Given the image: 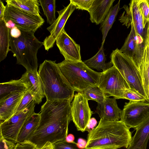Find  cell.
I'll return each instance as SVG.
<instances>
[{"instance_id":"1","label":"cell","mask_w":149,"mask_h":149,"mask_svg":"<svg viewBox=\"0 0 149 149\" xmlns=\"http://www.w3.org/2000/svg\"><path fill=\"white\" fill-rule=\"evenodd\" d=\"M71 102L68 100L47 101L41 106L37 128L26 141L39 148L48 142L52 144L65 139L72 120Z\"/></svg>"},{"instance_id":"2","label":"cell","mask_w":149,"mask_h":149,"mask_svg":"<svg viewBox=\"0 0 149 149\" xmlns=\"http://www.w3.org/2000/svg\"><path fill=\"white\" fill-rule=\"evenodd\" d=\"M130 129L120 120L100 121L97 126L88 133L86 149L127 148L132 139Z\"/></svg>"},{"instance_id":"3","label":"cell","mask_w":149,"mask_h":149,"mask_svg":"<svg viewBox=\"0 0 149 149\" xmlns=\"http://www.w3.org/2000/svg\"><path fill=\"white\" fill-rule=\"evenodd\" d=\"M38 72L47 100L72 101L74 91L62 74L56 61L45 60L40 64Z\"/></svg>"},{"instance_id":"4","label":"cell","mask_w":149,"mask_h":149,"mask_svg":"<svg viewBox=\"0 0 149 149\" xmlns=\"http://www.w3.org/2000/svg\"><path fill=\"white\" fill-rule=\"evenodd\" d=\"M20 30L21 34L18 38L10 35V51L16 57L17 64L22 65L26 72H38L37 54L43 42L36 38L33 31Z\"/></svg>"},{"instance_id":"5","label":"cell","mask_w":149,"mask_h":149,"mask_svg":"<svg viewBox=\"0 0 149 149\" xmlns=\"http://www.w3.org/2000/svg\"><path fill=\"white\" fill-rule=\"evenodd\" d=\"M57 64L62 74L74 91L81 93L89 87L98 86L101 72L93 70L83 61L64 60Z\"/></svg>"},{"instance_id":"6","label":"cell","mask_w":149,"mask_h":149,"mask_svg":"<svg viewBox=\"0 0 149 149\" xmlns=\"http://www.w3.org/2000/svg\"><path fill=\"white\" fill-rule=\"evenodd\" d=\"M110 58L113 65L118 70L131 88L139 93L147 101L141 77L132 59L118 48L113 51Z\"/></svg>"},{"instance_id":"7","label":"cell","mask_w":149,"mask_h":149,"mask_svg":"<svg viewBox=\"0 0 149 149\" xmlns=\"http://www.w3.org/2000/svg\"><path fill=\"white\" fill-rule=\"evenodd\" d=\"M98 86L107 96H112L116 99H121L124 91L131 88L114 65L101 72Z\"/></svg>"},{"instance_id":"8","label":"cell","mask_w":149,"mask_h":149,"mask_svg":"<svg viewBox=\"0 0 149 149\" xmlns=\"http://www.w3.org/2000/svg\"><path fill=\"white\" fill-rule=\"evenodd\" d=\"M5 7V21H12L20 29L35 33L45 22L40 15L30 14L8 4Z\"/></svg>"},{"instance_id":"9","label":"cell","mask_w":149,"mask_h":149,"mask_svg":"<svg viewBox=\"0 0 149 149\" xmlns=\"http://www.w3.org/2000/svg\"><path fill=\"white\" fill-rule=\"evenodd\" d=\"M35 102H31L24 110L15 113L0 124V133L5 139L16 144L19 132L26 119L34 112Z\"/></svg>"},{"instance_id":"10","label":"cell","mask_w":149,"mask_h":149,"mask_svg":"<svg viewBox=\"0 0 149 149\" xmlns=\"http://www.w3.org/2000/svg\"><path fill=\"white\" fill-rule=\"evenodd\" d=\"M149 116V102L130 101L125 103L120 120L129 129L136 130Z\"/></svg>"},{"instance_id":"11","label":"cell","mask_w":149,"mask_h":149,"mask_svg":"<svg viewBox=\"0 0 149 149\" xmlns=\"http://www.w3.org/2000/svg\"><path fill=\"white\" fill-rule=\"evenodd\" d=\"M131 26L130 32L120 50L132 59L141 76V66L146 40L136 34L134 26L131 25Z\"/></svg>"},{"instance_id":"12","label":"cell","mask_w":149,"mask_h":149,"mask_svg":"<svg viewBox=\"0 0 149 149\" xmlns=\"http://www.w3.org/2000/svg\"><path fill=\"white\" fill-rule=\"evenodd\" d=\"M88 101L82 93L78 92L74 95L71 103L72 120L77 130L82 132L85 131L93 113L89 107Z\"/></svg>"},{"instance_id":"13","label":"cell","mask_w":149,"mask_h":149,"mask_svg":"<svg viewBox=\"0 0 149 149\" xmlns=\"http://www.w3.org/2000/svg\"><path fill=\"white\" fill-rule=\"evenodd\" d=\"M125 11L119 17V20L127 28L132 25L136 34L146 40L148 26L144 25L142 16L138 8L136 0H131L129 6L125 5L123 7Z\"/></svg>"},{"instance_id":"14","label":"cell","mask_w":149,"mask_h":149,"mask_svg":"<svg viewBox=\"0 0 149 149\" xmlns=\"http://www.w3.org/2000/svg\"><path fill=\"white\" fill-rule=\"evenodd\" d=\"M75 9V7L70 2L63 9L57 11L58 14V18L52 24L47 28L50 34L46 37L43 42L45 50L48 51L53 47L56 39L64 29L67 20Z\"/></svg>"},{"instance_id":"15","label":"cell","mask_w":149,"mask_h":149,"mask_svg":"<svg viewBox=\"0 0 149 149\" xmlns=\"http://www.w3.org/2000/svg\"><path fill=\"white\" fill-rule=\"evenodd\" d=\"M60 53L65 60L81 61L80 46L67 33L64 29L56 40Z\"/></svg>"},{"instance_id":"16","label":"cell","mask_w":149,"mask_h":149,"mask_svg":"<svg viewBox=\"0 0 149 149\" xmlns=\"http://www.w3.org/2000/svg\"><path fill=\"white\" fill-rule=\"evenodd\" d=\"M122 110L118 107L116 99L107 96L104 101L97 103L96 112L101 121H114L120 120Z\"/></svg>"},{"instance_id":"17","label":"cell","mask_w":149,"mask_h":149,"mask_svg":"<svg viewBox=\"0 0 149 149\" xmlns=\"http://www.w3.org/2000/svg\"><path fill=\"white\" fill-rule=\"evenodd\" d=\"M20 79L27 85L28 90L34 96L36 103H40L45 96L38 72L26 71Z\"/></svg>"},{"instance_id":"18","label":"cell","mask_w":149,"mask_h":149,"mask_svg":"<svg viewBox=\"0 0 149 149\" xmlns=\"http://www.w3.org/2000/svg\"><path fill=\"white\" fill-rule=\"evenodd\" d=\"M26 92L13 94L0 102V123L8 119L15 113Z\"/></svg>"},{"instance_id":"19","label":"cell","mask_w":149,"mask_h":149,"mask_svg":"<svg viewBox=\"0 0 149 149\" xmlns=\"http://www.w3.org/2000/svg\"><path fill=\"white\" fill-rule=\"evenodd\" d=\"M115 0H94L88 12L91 22L96 25L104 20Z\"/></svg>"},{"instance_id":"20","label":"cell","mask_w":149,"mask_h":149,"mask_svg":"<svg viewBox=\"0 0 149 149\" xmlns=\"http://www.w3.org/2000/svg\"><path fill=\"white\" fill-rule=\"evenodd\" d=\"M135 130L127 149H146L149 139V116Z\"/></svg>"},{"instance_id":"21","label":"cell","mask_w":149,"mask_h":149,"mask_svg":"<svg viewBox=\"0 0 149 149\" xmlns=\"http://www.w3.org/2000/svg\"><path fill=\"white\" fill-rule=\"evenodd\" d=\"M40 120L39 113L35 112L26 119L18 134L17 139V143L24 142L29 138L36 131Z\"/></svg>"},{"instance_id":"22","label":"cell","mask_w":149,"mask_h":149,"mask_svg":"<svg viewBox=\"0 0 149 149\" xmlns=\"http://www.w3.org/2000/svg\"><path fill=\"white\" fill-rule=\"evenodd\" d=\"M27 90V85L20 79L1 83L0 102L13 94L18 92H25Z\"/></svg>"},{"instance_id":"23","label":"cell","mask_w":149,"mask_h":149,"mask_svg":"<svg viewBox=\"0 0 149 149\" xmlns=\"http://www.w3.org/2000/svg\"><path fill=\"white\" fill-rule=\"evenodd\" d=\"M103 45L104 44H102L98 52L94 56L83 61L88 67L91 69L102 70L103 72H104L113 65L111 61L108 63L106 62V59Z\"/></svg>"},{"instance_id":"24","label":"cell","mask_w":149,"mask_h":149,"mask_svg":"<svg viewBox=\"0 0 149 149\" xmlns=\"http://www.w3.org/2000/svg\"><path fill=\"white\" fill-rule=\"evenodd\" d=\"M7 4L35 15H40L39 6L38 0H6Z\"/></svg>"},{"instance_id":"25","label":"cell","mask_w":149,"mask_h":149,"mask_svg":"<svg viewBox=\"0 0 149 149\" xmlns=\"http://www.w3.org/2000/svg\"><path fill=\"white\" fill-rule=\"evenodd\" d=\"M10 29L6 25L5 20H0V62L6 57L10 51Z\"/></svg>"},{"instance_id":"26","label":"cell","mask_w":149,"mask_h":149,"mask_svg":"<svg viewBox=\"0 0 149 149\" xmlns=\"http://www.w3.org/2000/svg\"><path fill=\"white\" fill-rule=\"evenodd\" d=\"M120 1L119 0L116 5L111 8L104 20L102 23L100 27L102 36V44H104L107 33L120 10Z\"/></svg>"},{"instance_id":"27","label":"cell","mask_w":149,"mask_h":149,"mask_svg":"<svg viewBox=\"0 0 149 149\" xmlns=\"http://www.w3.org/2000/svg\"><path fill=\"white\" fill-rule=\"evenodd\" d=\"M141 76L147 101L148 102L149 90V48L147 42L141 66Z\"/></svg>"},{"instance_id":"28","label":"cell","mask_w":149,"mask_h":149,"mask_svg":"<svg viewBox=\"0 0 149 149\" xmlns=\"http://www.w3.org/2000/svg\"><path fill=\"white\" fill-rule=\"evenodd\" d=\"M40 4L44 15L47 18V23L52 24L56 20L55 0H39Z\"/></svg>"},{"instance_id":"29","label":"cell","mask_w":149,"mask_h":149,"mask_svg":"<svg viewBox=\"0 0 149 149\" xmlns=\"http://www.w3.org/2000/svg\"><path fill=\"white\" fill-rule=\"evenodd\" d=\"M81 93L87 100H93L97 103L103 102L107 97L97 86L89 87Z\"/></svg>"},{"instance_id":"30","label":"cell","mask_w":149,"mask_h":149,"mask_svg":"<svg viewBox=\"0 0 149 149\" xmlns=\"http://www.w3.org/2000/svg\"><path fill=\"white\" fill-rule=\"evenodd\" d=\"M121 99L134 102L147 101L145 97L136 90L131 88L124 91Z\"/></svg>"},{"instance_id":"31","label":"cell","mask_w":149,"mask_h":149,"mask_svg":"<svg viewBox=\"0 0 149 149\" xmlns=\"http://www.w3.org/2000/svg\"><path fill=\"white\" fill-rule=\"evenodd\" d=\"M136 1L143 19L144 26L146 27L149 21V5L147 0H136Z\"/></svg>"},{"instance_id":"32","label":"cell","mask_w":149,"mask_h":149,"mask_svg":"<svg viewBox=\"0 0 149 149\" xmlns=\"http://www.w3.org/2000/svg\"><path fill=\"white\" fill-rule=\"evenodd\" d=\"M34 100V96L28 90L21 101L15 113H18L24 109L31 102Z\"/></svg>"},{"instance_id":"33","label":"cell","mask_w":149,"mask_h":149,"mask_svg":"<svg viewBox=\"0 0 149 149\" xmlns=\"http://www.w3.org/2000/svg\"><path fill=\"white\" fill-rule=\"evenodd\" d=\"M94 0H70V2L76 7V9L85 10L88 12L91 8Z\"/></svg>"},{"instance_id":"34","label":"cell","mask_w":149,"mask_h":149,"mask_svg":"<svg viewBox=\"0 0 149 149\" xmlns=\"http://www.w3.org/2000/svg\"><path fill=\"white\" fill-rule=\"evenodd\" d=\"M53 149H86L78 147L77 143L74 142L69 143L65 139L58 141L53 144Z\"/></svg>"},{"instance_id":"35","label":"cell","mask_w":149,"mask_h":149,"mask_svg":"<svg viewBox=\"0 0 149 149\" xmlns=\"http://www.w3.org/2000/svg\"><path fill=\"white\" fill-rule=\"evenodd\" d=\"M16 144L4 138L0 133V149H14Z\"/></svg>"},{"instance_id":"36","label":"cell","mask_w":149,"mask_h":149,"mask_svg":"<svg viewBox=\"0 0 149 149\" xmlns=\"http://www.w3.org/2000/svg\"><path fill=\"white\" fill-rule=\"evenodd\" d=\"M36 146L30 142L25 141L22 143H17L14 149H37Z\"/></svg>"},{"instance_id":"37","label":"cell","mask_w":149,"mask_h":149,"mask_svg":"<svg viewBox=\"0 0 149 149\" xmlns=\"http://www.w3.org/2000/svg\"><path fill=\"white\" fill-rule=\"evenodd\" d=\"M97 124V121L94 118H91L86 128L85 131H87L89 133L91 130L93 129Z\"/></svg>"},{"instance_id":"38","label":"cell","mask_w":149,"mask_h":149,"mask_svg":"<svg viewBox=\"0 0 149 149\" xmlns=\"http://www.w3.org/2000/svg\"><path fill=\"white\" fill-rule=\"evenodd\" d=\"M21 34V31L16 26L10 29V35L13 38H18L20 36Z\"/></svg>"},{"instance_id":"39","label":"cell","mask_w":149,"mask_h":149,"mask_svg":"<svg viewBox=\"0 0 149 149\" xmlns=\"http://www.w3.org/2000/svg\"><path fill=\"white\" fill-rule=\"evenodd\" d=\"M5 6L3 2L0 1V20H5L4 13L5 10Z\"/></svg>"},{"instance_id":"40","label":"cell","mask_w":149,"mask_h":149,"mask_svg":"<svg viewBox=\"0 0 149 149\" xmlns=\"http://www.w3.org/2000/svg\"><path fill=\"white\" fill-rule=\"evenodd\" d=\"M87 144V141L84 139L81 138H79L77 140V145L78 148L81 149L85 148Z\"/></svg>"},{"instance_id":"41","label":"cell","mask_w":149,"mask_h":149,"mask_svg":"<svg viewBox=\"0 0 149 149\" xmlns=\"http://www.w3.org/2000/svg\"><path fill=\"white\" fill-rule=\"evenodd\" d=\"M37 149H53V145L50 142H48L42 147Z\"/></svg>"},{"instance_id":"42","label":"cell","mask_w":149,"mask_h":149,"mask_svg":"<svg viewBox=\"0 0 149 149\" xmlns=\"http://www.w3.org/2000/svg\"><path fill=\"white\" fill-rule=\"evenodd\" d=\"M5 22L6 26L9 29L15 26V24L10 20H7Z\"/></svg>"},{"instance_id":"43","label":"cell","mask_w":149,"mask_h":149,"mask_svg":"<svg viewBox=\"0 0 149 149\" xmlns=\"http://www.w3.org/2000/svg\"><path fill=\"white\" fill-rule=\"evenodd\" d=\"M74 136L72 134L68 135L65 139L66 141L69 143H73L74 142Z\"/></svg>"},{"instance_id":"44","label":"cell","mask_w":149,"mask_h":149,"mask_svg":"<svg viewBox=\"0 0 149 149\" xmlns=\"http://www.w3.org/2000/svg\"><path fill=\"white\" fill-rule=\"evenodd\" d=\"M146 42L148 44L149 48V21L148 22V26Z\"/></svg>"},{"instance_id":"45","label":"cell","mask_w":149,"mask_h":149,"mask_svg":"<svg viewBox=\"0 0 149 149\" xmlns=\"http://www.w3.org/2000/svg\"><path fill=\"white\" fill-rule=\"evenodd\" d=\"M148 102L149 103V92H148Z\"/></svg>"},{"instance_id":"46","label":"cell","mask_w":149,"mask_h":149,"mask_svg":"<svg viewBox=\"0 0 149 149\" xmlns=\"http://www.w3.org/2000/svg\"><path fill=\"white\" fill-rule=\"evenodd\" d=\"M147 0V1L148 3V4L149 5V0Z\"/></svg>"}]
</instances>
